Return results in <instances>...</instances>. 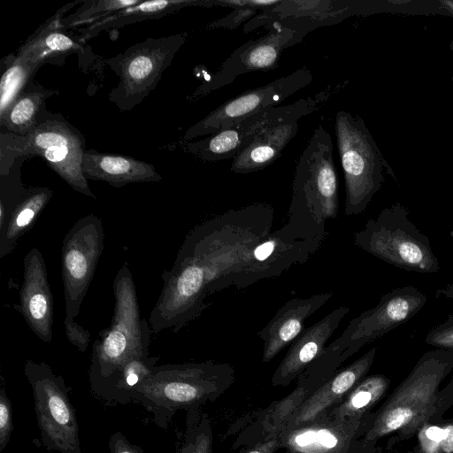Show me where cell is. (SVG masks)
<instances>
[{
    "label": "cell",
    "mask_w": 453,
    "mask_h": 453,
    "mask_svg": "<svg viewBox=\"0 0 453 453\" xmlns=\"http://www.w3.org/2000/svg\"><path fill=\"white\" fill-rule=\"evenodd\" d=\"M389 380L381 374L369 376L357 384L344 401L333 411L334 418H359L384 395Z\"/></svg>",
    "instance_id": "cell-28"
},
{
    "label": "cell",
    "mask_w": 453,
    "mask_h": 453,
    "mask_svg": "<svg viewBox=\"0 0 453 453\" xmlns=\"http://www.w3.org/2000/svg\"><path fill=\"white\" fill-rule=\"evenodd\" d=\"M42 120L26 135L2 132L0 135L1 175L6 174L17 157L38 156L71 188L96 198L82 172L85 140L81 134L62 117Z\"/></svg>",
    "instance_id": "cell-6"
},
{
    "label": "cell",
    "mask_w": 453,
    "mask_h": 453,
    "mask_svg": "<svg viewBox=\"0 0 453 453\" xmlns=\"http://www.w3.org/2000/svg\"><path fill=\"white\" fill-rule=\"evenodd\" d=\"M376 351L377 347L372 348L322 384L296 409L284 432L292 431L314 421L326 409L352 389L369 371Z\"/></svg>",
    "instance_id": "cell-21"
},
{
    "label": "cell",
    "mask_w": 453,
    "mask_h": 453,
    "mask_svg": "<svg viewBox=\"0 0 453 453\" xmlns=\"http://www.w3.org/2000/svg\"><path fill=\"white\" fill-rule=\"evenodd\" d=\"M333 141L319 125L301 154L292 186L288 220L281 227L292 238L317 250L326 238V220L338 214V176Z\"/></svg>",
    "instance_id": "cell-1"
},
{
    "label": "cell",
    "mask_w": 453,
    "mask_h": 453,
    "mask_svg": "<svg viewBox=\"0 0 453 453\" xmlns=\"http://www.w3.org/2000/svg\"><path fill=\"white\" fill-rule=\"evenodd\" d=\"M104 240L102 221L94 214L78 219L65 234L61 250L65 318L79 315L104 250Z\"/></svg>",
    "instance_id": "cell-13"
},
{
    "label": "cell",
    "mask_w": 453,
    "mask_h": 453,
    "mask_svg": "<svg viewBox=\"0 0 453 453\" xmlns=\"http://www.w3.org/2000/svg\"><path fill=\"white\" fill-rule=\"evenodd\" d=\"M308 31L306 27L274 23L267 35L242 44L232 53L218 73L217 84L225 85L249 72L274 68L282 51L298 42Z\"/></svg>",
    "instance_id": "cell-16"
},
{
    "label": "cell",
    "mask_w": 453,
    "mask_h": 453,
    "mask_svg": "<svg viewBox=\"0 0 453 453\" xmlns=\"http://www.w3.org/2000/svg\"><path fill=\"white\" fill-rule=\"evenodd\" d=\"M24 374L31 386L42 446L49 451L81 453L79 424L61 375L45 362L27 359Z\"/></svg>",
    "instance_id": "cell-11"
},
{
    "label": "cell",
    "mask_w": 453,
    "mask_h": 453,
    "mask_svg": "<svg viewBox=\"0 0 453 453\" xmlns=\"http://www.w3.org/2000/svg\"><path fill=\"white\" fill-rule=\"evenodd\" d=\"M256 204L230 211L204 222L187 235L184 244L202 261L210 295L237 283L255 247L269 235L271 221L250 223Z\"/></svg>",
    "instance_id": "cell-4"
},
{
    "label": "cell",
    "mask_w": 453,
    "mask_h": 453,
    "mask_svg": "<svg viewBox=\"0 0 453 453\" xmlns=\"http://www.w3.org/2000/svg\"><path fill=\"white\" fill-rule=\"evenodd\" d=\"M298 119H287L271 124L234 158L231 171L250 173L274 163L298 130Z\"/></svg>",
    "instance_id": "cell-24"
},
{
    "label": "cell",
    "mask_w": 453,
    "mask_h": 453,
    "mask_svg": "<svg viewBox=\"0 0 453 453\" xmlns=\"http://www.w3.org/2000/svg\"><path fill=\"white\" fill-rule=\"evenodd\" d=\"M426 303L425 294L411 285L384 294L376 306L351 319L343 333L301 375L308 380L333 372L363 346L417 315Z\"/></svg>",
    "instance_id": "cell-7"
},
{
    "label": "cell",
    "mask_w": 453,
    "mask_h": 453,
    "mask_svg": "<svg viewBox=\"0 0 453 453\" xmlns=\"http://www.w3.org/2000/svg\"><path fill=\"white\" fill-rule=\"evenodd\" d=\"M12 429V404L3 386L0 389V452L8 445Z\"/></svg>",
    "instance_id": "cell-34"
},
{
    "label": "cell",
    "mask_w": 453,
    "mask_h": 453,
    "mask_svg": "<svg viewBox=\"0 0 453 453\" xmlns=\"http://www.w3.org/2000/svg\"><path fill=\"white\" fill-rule=\"evenodd\" d=\"M449 48L453 51V40L449 43Z\"/></svg>",
    "instance_id": "cell-38"
},
{
    "label": "cell",
    "mask_w": 453,
    "mask_h": 453,
    "mask_svg": "<svg viewBox=\"0 0 453 453\" xmlns=\"http://www.w3.org/2000/svg\"><path fill=\"white\" fill-rule=\"evenodd\" d=\"M197 408L188 410L185 440L180 453H211L212 434L205 416L199 418Z\"/></svg>",
    "instance_id": "cell-31"
},
{
    "label": "cell",
    "mask_w": 453,
    "mask_h": 453,
    "mask_svg": "<svg viewBox=\"0 0 453 453\" xmlns=\"http://www.w3.org/2000/svg\"><path fill=\"white\" fill-rule=\"evenodd\" d=\"M280 434L276 435L253 446L247 453H273L280 447Z\"/></svg>",
    "instance_id": "cell-37"
},
{
    "label": "cell",
    "mask_w": 453,
    "mask_h": 453,
    "mask_svg": "<svg viewBox=\"0 0 453 453\" xmlns=\"http://www.w3.org/2000/svg\"><path fill=\"white\" fill-rule=\"evenodd\" d=\"M333 295L330 291L286 302L257 333V336L263 341V362L271 361L290 345L305 329V320L326 303Z\"/></svg>",
    "instance_id": "cell-20"
},
{
    "label": "cell",
    "mask_w": 453,
    "mask_h": 453,
    "mask_svg": "<svg viewBox=\"0 0 453 453\" xmlns=\"http://www.w3.org/2000/svg\"><path fill=\"white\" fill-rule=\"evenodd\" d=\"M448 393H453V350H429L380 409L366 440L412 434L446 403Z\"/></svg>",
    "instance_id": "cell-3"
},
{
    "label": "cell",
    "mask_w": 453,
    "mask_h": 453,
    "mask_svg": "<svg viewBox=\"0 0 453 453\" xmlns=\"http://www.w3.org/2000/svg\"><path fill=\"white\" fill-rule=\"evenodd\" d=\"M81 3L76 1L59 9L25 42L17 55L42 65L58 58L73 53H83V42L79 35H71L68 30L61 26L64 14L74 4Z\"/></svg>",
    "instance_id": "cell-23"
},
{
    "label": "cell",
    "mask_w": 453,
    "mask_h": 453,
    "mask_svg": "<svg viewBox=\"0 0 453 453\" xmlns=\"http://www.w3.org/2000/svg\"><path fill=\"white\" fill-rule=\"evenodd\" d=\"M313 80L311 72L303 67L266 85L245 91L229 99L190 127L181 142L226 129L263 110L278 106L288 97L308 86Z\"/></svg>",
    "instance_id": "cell-15"
},
{
    "label": "cell",
    "mask_w": 453,
    "mask_h": 453,
    "mask_svg": "<svg viewBox=\"0 0 453 453\" xmlns=\"http://www.w3.org/2000/svg\"><path fill=\"white\" fill-rule=\"evenodd\" d=\"M140 0H90L82 4L72 14L64 17L61 26L69 29H77L94 24L109 15L140 4Z\"/></svg>",
    "instance_id": "cell-30"
},
{
    "label": "cell",
    "mask_w": 453,
    "mask_h": 453,
    "mask_svg": "<svg viewBox=\"0 0 453 453\" xmlns=\"http://www.w3.org/2000/svg\"><path fill=\"white\" fill-rule=\"evenodd\" d=\"M81 167L87 180L105 181L117 188L135 182L159 181L162 179L151 164L129 156L96 150H85Z\"/></svg>",
    "instance_id": "cell-22"
},
{
    "label": "cell",
    "mask_w": 453,
    "mask_h": 453,
    "mask_svg": "<svg viewBox=\"0 0 453 453\" xmlns=\"http://www.w3.org/2000/svg\"><path fill=\"white\" fill-rule=\"evenodd\" d=\"M65 334L68 341L81 352H84L90 342V333L75 322L74 319H64Z\"/></svg>",
    "instance_id": "cell-35"
},
{
    "label": "cell",
    "mask_w": 453,
    "mask_h": 453,
    "mask_svg": "<svg viewBox=\"0 0 453 453\" xmlns=\"http://www.w3.org/2000/svg\"><path fill=\"white\" fill-rule=\"evenodd\" d=\"M451 81H453V76L451 77Z\"/></svg>",
    "instance_id": "cell-39"
},
{
    "label": "cell",
    "mask_w": 453,
    "mask_h": 453,
    "mask_svg": "<svg viewBox=\"0 0 453 453\" xmlns=\"http://www.w3.org/2000/svg\"><path fill=\"white\" fill-rule=\"evenodd\" d=\"M58 94L31 81L14 100L6 111L0 115L2 130L18 135H26L44 118L46 100Z\"/></svg>",
    "instance_id": "cell-27"
},
{
    "label": "cell",
    "mask_w": 453,
    "mask_h": 453,
    "mask_svg": "<svg viewBox=\"0 0 453 453\" xmlns=\"http://www.w3.org/2000/svg\"><path fill=\"white\" fill-rule=\"evenodd\" d=\"M53 196L47 187L26 188L24 194L0 228V258L11 254L18 242L35 223Z\"/></svg>",
    "instance_id": "cell-25"
},
{
    "label": "cell",
    "mask_w": 453,
    "mask_h": 453,
    "mask_svg": "<svg viewBox=\"0 0 453 453\" xmlns=\"http://www.w3.org/2000/svg\"><path fill=\"white\" fill-rule=\"evenodd\" d=\"M127 265L125 262L113 280L111 325L100 333L92 347L89 382L97 397L125 364L150 353V326L140 316L135 285Z\"/></svg>",
    "instance_id": "cell-5"
},
{
    "label": "cell",
    "mask_w": 453,
    "mask_h": 453,
    "mask_svg": "<svg viewBox=\"0 0 453 453\" xmlns=\"http://www.w3.org/2000/svg\"><path fill=\"white\" fill-rule=\"evenodd\" d=\"M163 288L149 323L151 332H179L210 306L205 267L199 257L182 243L173 267L162 273Z\"/></svg>",
    "instance_id": "cell-10"
},
{
    "label": "cell",
    "mask_w": 453,
    "mask_h": 453,
    "mask_svg": "<svg viewBox=\"0 0 453 453\" xmlns=\"http://www.w3.org/2000/svg\"><path fill=\"white\" fill-rule=\"evenodd\" d=\"M349 311L350 309L346 306L338 307L305 328L290 344L287 354L275 370L272 378L273 385L286 386L300 376L323 352L326 343Z\"/></svg>",
    "instance_id": "cell-19"
},
{
    "label": "cell",
    "mask_w": 453,
    "mask_h": 453,
    "mask_svg": "<svg viewBox=\"0 0 453 453\" xmlns=\"http://www.w3.org/2000/svg\"><path fill=\"white\" fill-rule=\"evenodd\" d=\"M399 203L383 209L354 234L355 245L367 253L408 272L435 273L440 264L428 237L409 219Z\"/></svg>",
    "instance_id": "cell-8"
},
{
    "label": "cell",
    "mask_w": 453,
    "mask_h": 453,
    "mask_svg": "<svg viewBox=\"0 0 453 453\" xmlns=\"http://www.w3.org/2000/svg\"><path fill=\"white\" fill-rule=\"evenodd\" d=\"M4 70L0 82V115L4 114L14 100L32 81L42 66L18 55L8 56L3 60Z\"/></svg>",
    "instance_id": "cell-29"
},
{
    "label": "cell",
    "mask_w": 453,
    "mask_h": 453,
    "mask_svg": "<svg viewBox=\"0 0 453 453\" xmlns=\"http://www.w3.org/2000/svg\"><path fill=\"white\" fill-rule=\"evenodd\" d=\"M335 136L345 180L344 212L346 216L357 215L380 189L383 165H388L361 118L339 111Z\"/></svg>",
    "instance_id": "cell-9"
},
{
    "label": "cell",
    "mask_w": 453,
    "mask_h": 453,
    "mask_svg": "<svg viewBox=\"0 0 453 453\" xmlns=\"http://www.w3.org/2000/svg\"><path fill=\"white\" fill-rule=\"evenodd\" d=\"M418 453H453V424H424L418 433Z\"/></svg>",
    "instance_id": "cell-32"
},
{
    "label": "cell",
    "mask_w": 453,
    "mask_h": 453,
    "mask_svg": "<svg viewBox=\"0 0 453 453\" xmlns=\"http://www.w3.org/2000/svg\"><path fill=\"white\" fill-rule=\"evenodd\" d=\"M316 250L311 244L294 240L278 229L252 250L236 285L246 287L257 280L277 276L292 265L305 262Z\"/></svg>",
    "instance_id": "cell-18"
},
{
    "label": "cell",
    "mask_w": 453,
    "mask_h": 453,
    "mask_svg": "<svg viewBox=\"0 0 453 453\" xmlns=\"http://www.w3.org/2000/svg\"><path fill=\"white\" fill-rule=\"evenodd\" d=\"M445 295L453 297V283L448 286L446 289H441L436 292V296ZM426 344L437 349L453 350V314L442 323L433 327L425 338Z\"/></svg>",
    "instance_id": "cell-33"
},
{
    "label": "cell",
    "mask_w": 453,
    "mask_h": 453,
    "mask_svg": "<svg viewBox=\"0 0 453 453\" xmlns=\"http://www.w3.org/2000/svg\"><path fill=\"white\" fill-rule=\"evenodd\" d=\"M108 445L111 453H144L140 446L132 444L121 432L113 433Z\"/></svg>",
    "instance_id": "cell-36"
},
{
    "label": "cell",
    "mask_w": 453,
    "mask_h": 453,
    "mask_svg": "<svg viewBox=\"0 0 453 453\" xmlns=\"http://www.w3.org/2000/svg\"><path fill=\"white\" fill-rule=\"evenodd\" d=\"M206 2L194 0H155L141 2L140 4L118 11L108 17L76 30L81 41H87L98 35L104 31L119 28L136 22L159 19L171 14L181 8L204 4Z\"/></svg>",
    "instance_id": "cell-26"
},
{
    "label": "cell",
    "mask_w": 453,
    "mask_h": 453,
    "mask_svg": "<svg viewBox=\"0 0 453 453\" xmlns=\"http://www.w3.org/2000/svg\"><path fill=\"white\" fill-rule=\"evenodd\" d=\"M23 265L19 305H15V309L35 335L50 343L52 340L53 298L41 251L32 248L25 256Z\"/></svg>",
    "instance_id": "cell-17"
},
{
    "label": "cell",
    "mask_w": 453,
    "mask_h": 453,
    "mask_svg": "<svg viewBox=\"0 0 453 453\" xmlns=\"http://www.w3.org/2000/svg\"><path fill=\"white\" fill-rule=\"evenodd\" d=\"M328 98L329 92L321 91L288 105L263 110L203 140L183 142L182 148L204 161L234 158L266 127L282 119H300L316 111Z\"/></svg>",
    "instance_id": "cell-14"
},
{
    "label": "cell",
    "mask_w": 453,
    "mask_h": 453,
    "mask_svg": "<svg viewBox=\"0 0 453 453\" xmlns=\"http://www.w3.org/2000/svg\"><path fill=\"white\" fill-rule=\"evenodd\" d=\"M186 35L148 38L106 62L119 76L109 100L122 111L138 105L157 85L164 71L184 44Z\"/></svg>",
    "instance_id": "cell-12"
},
{
    "label": "cell",
    "mask_w": 453,
    "mask_h": 453,
    "mask_svg": "<svg viewBox=\"0 0 453 453\" xmlns=\"http://www.w3.org/2000/svg\"><path fill=\"white\" fill-rule=\"evenodd\" d=\"M234 380V368L224 363L156 365L134 388L132 401L143 406L158 427L166 429L179 410L188 411L214 401Z\"/></svg>",
    "instance_id": "cell-2"
}]
</instances>
